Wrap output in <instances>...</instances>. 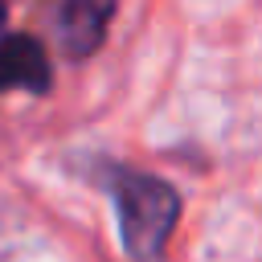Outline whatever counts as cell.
Wrapping results in <instances>:
<instances>
[{"instance_id": "7a4b0ae2", "label": "cell", "mask_w": 262, "mask_h": 262, "mask_svg": "<svg viewBox=\"0 0 262 262\" xmlns=\"http://www.w3.org/2000/svg\"><path fill=\"white\" fill-rule=\"evenodd\" d=\"M49 82H53V66L41 41L29 33H4L0 37V94L4 90L45 94Z\"/></svg>"}, {"instance_id": "3957f363", "label": "cell", "mask_w": 262, "mask_h": 262, "mask_svg": "<svg viewBox=\"0 0 262 262\" xmlns=\"http://www.w3.org/2000/svg\"><path fill=\"white\" fill-rule=\"evenodd\" d=\"M115 4H119V0H66V4H61V16H57L61 49H66L70 57H90V53L106 41Z\"/></svg>"}, {"instance_id": "6da1fadb", "label": "cell", "mask_w": 262, "mask_h": 262, "mask_svg": "<svg viewBox=\"0 0 262 262\" xmlns=\"http://www.w3.org/2000/svg\"><path fill=\"white\" fill-rule=\"evenodd\" d=\"M102 176H106V188H111L115 209H119L123 250L135 262H156L164 254L168 233L176 229V217H180L176 188L164 184L160 176L131 172V168H119V164H106Z\"/></svg>"}, {"instance_id": "277c9868", "label": "cell", "mask_w": 262, "mask_h": 262, "mask_svg": "<svg viewBox=\"0 0 262 262\" xmlns=\"http://www.w3.org/2000/svg\"><path fill=\"white\" fill-rule=\"evenodd\" d=\"M8 20V0H0V25Z\"/></svg>"}]
</instances>
